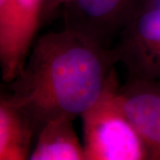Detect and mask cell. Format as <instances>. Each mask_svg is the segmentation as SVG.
<instances>
[{
    "instance_id": "cell-1",
    "label": "cell",
    "mask_w": 160,
    "mask_h": 160,
    "mask_svg": "<svg viewBox=\"0 0 160 160\" xmlns=\"http://www.w3.org/2000/svg\"><path fill=\"white\" fill-rule=\"evenodd\" d=\"M112 49L73 29L35 40L4 94L37 134L52 121L81 118L102 96L116 73Z\"/></svg>"
},
{
    "instance_id": "cell-2",
    "label": "cell",
    "mask_w": 160,
    "mask_h": 160,
    "mask_svg": "<svg viewBox=\"0 0 160 160\" xmlns=\"http://www.w3.org/2000/svg\"><path fill=\"white\" fill-rule=\"evenodd\" d=\"M117 73L102 96L81 117L85 160H149V150L122 109Z\"/></svg>"
},
{
    "instance_id": "cell-3",
    "label": "cell",
    "mask_w": 160,
    "mask_h": 160,
    "mask_svg": "<svg viewBox=\"0 0 160 160\" xmlns=\"http://www.w3.org/2000/svg\"><path fill=\"white\" fill-rule=\"evenodd\" d=\"M128 77L160 79V0H140L111 47Z\"/></svg>"
},
{
    "instance_id": "cell-4",
    "label": "cell",
    "mask_w": 160,
    "mask_h": 160,
    "mask_svg": "<svg viewBox=\"0 0 160 160\" xmlns=\"http://www.w3.org/2000/svg\"><path fill=\"white\" fill-rule=\"evenodd\" d=\"M140 0H71L63 8L64 27L112 47Z\"/></svg>"
},
{
    "instance_id": "cell-5",
    "label": "cell",
    "mask_w": 160,
    "mask_h": 160,
    "mask_svg": "<svg viewBox=\"0 0 160 160\" xmlns=\"http://www.w3.org/2000/svg\"><path fill=\"white\" fill-rule=\"evenodd\" d=\"M118 94L122 109L147 146L149 160H160V79L127 77Z\"/></svg>"
},
{
    "instance_id": "cell-6",
    "label": "cell",
    "mask_w": 160,
    "mask_h": 160,
    "mask_svg": "<svg viewBox=\"0 0 160 160\" xmlns=\"http://www.w3.org/2000/svg\"><path fill=\"white\" fill-rule=\"evenodd\" d=\"M37 132L28 118L4 94L0 99V160H29Z\"/></svg>"
},
{
    "instance_id": "cell-7",
    "label": "cell",
    "mask_w": 160,
    "mask_h": 160,
    "mask_svg": "<svg viewBox=\"0 0 160 160\" xmlns=\"http://www.w3.org/2000/svg\"><path fill=\"white\" fill-rule=\"evenodd\" d=\"M73 121L63 118L44 126L36 138L29 160H85Z\"/></svg>"
},
{
    "instance_id": "cell-8",
    "label": "cell",
    "mask_w": 160,
    "mask_h": 160,
    "mask_svg": "<svg viewBox=\"0 0 160 160\" xmlns=\"http://www.w3.org/2000/svg\"><path fill=\"white\" fill-rule=\"evenodd\" d=\"M20 22L27 26L38 24L42 17L44 0H12Z\"/></svg>"
},
{
    "instance_id": "cell-9",
    "label": "cell",
    "mask_w": 160,
    "mask_h": 160,
    "mask_svg": "<svg viewBox=\"0 0 160 160\" xmlns=\"http://www.w3.org/2000/svg\"><path fill=\"white\" fill-rule=\"evenodd\" d=\"M71 0H44L42 11V24L52 20L61 9L63 10Z\"/></svg>"
}]
</instances>
